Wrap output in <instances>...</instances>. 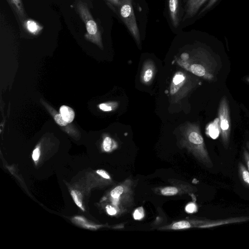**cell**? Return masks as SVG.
<instances>
[{
  "label": "cell",
  "instance_id": "cell-4",
  "mask_svg": "<svg viewBox=\"0 0 249 249\" xmlns=\"http://www.w3.org/2000/svg\"><path fill=\"white\" fill-rule=\"evenodd\" d=\"M190 75L183 71H178L174 75L169 89L170 100L173 103L184 97L195 87Z\"/></svg>",
  "mask_w": 249,
  "mask_h": 249
},
{
  "label": "cell",
  "instance_id": "cell-6",
  "mask_svg": "<svg viewBox=\"0 0 249 249\" xmlns=\"http://www.w3.org/2000/svg\"><path fill=\"white\" fill-rule=\"evenodd\" d=\"M221 129V140L225 149H227L230 141L231 122L229 102L226 96L220 100L218 110Z\"/></svg>",
  "mask_w": 249,
  "mask_h": 249
},
{
  "label": "cell",
  "instance_id": "cell-18",
  "mask_svg": "<svg viewBox=\"0 0 249 249\" xmlns=\"http://www.w3.org/2000/svg\"><path fill=\"white\" fill-rule=\"evenodd\" d=\"M191 227L190 223L186 221H181L176 222L173 224L172 228L174 230H179L189 228Z\"/></svg>",
  "mask_w": 249,
  "mask_h": 249
},
{
  "label": "cell",
  "instance_id": "cell-27",
  "mask_svg": "<svg viewBox=\"0 0 249 249\" xmlns=\"http://www.w3.org/2000/svg\"><path fill=\"white\" fill-rule=\"evenodd\" d=\"M96 173L104 178L110 179L108 174L103 170H98L96 171Z\"/></svg>",
  "mask_w": 249,
  "mask_h": 249
},
{
  "label": "cell",
  "instance_id": "cell-13",
  "mask_svg": "<svg viewBox=\"0 0 249 249\" xmlns=\"http://www.w3.org/2000/svg\"><path fill=\"white\" fill-rule=\"evenodd\" d=\"M238 175L242 183L249 188V171L242 162L238 164Z\"/></svg>",
  "mask_w": 249,
  "mask_h": 249
},
{
  "label": "cell",
  "instance_id": "cell-31",
  "mask_svg": "<svg viewBox=\"0 0 249 249\" xmlns=\"http://www.w3.org/2000/svg\"><path fill=\"white\" fill-rule=\"evenodd\" d=\"M246 81L249 83V76L246 78Z\"/></svg>",
  "mask_w": 249,
  "mask_h": 249
},
{
  "label": "cell",
  "instance_id": "cell-1",
  "mask_svg": "<svg viewBox=\"0 0 249 249\" xmlns=\"http://www.w3.org/2000/svg\"><path fill=\"white\" fill-rule=\"evenodd\" d=\"M177 62L187 71L196 76L210 81L215 79L217 64L203 49L198 48L190 53H183Z\"/></svg>",
  "mask_w": 249,
  "mask_h": 249
},
{
  "label": "cell",
  "instance_id": "cell-3",
  "mask_svg": "<svg viewBox=\"0 0 249 249\" xmlns=\"http://www.w3.org/2000/svg\"><path fill=\"white\" fill-rule=\"evenodd\" d=\"M75 8L85 25L87 31L85 36V38L103 49L100 31L87 3L81 0H78L75 3Z\"/></svg>",
  "mask_w": 249,
  "mask_h": 249
},
{
  "label": "cell",
  "instance_id": "cell-22",
  "mask_svg": "<svg viewBox=\"0 0 249 249\" xmlns=\"http://www.w3.org/2000/svg\"><path fill=\"white\" fill-rule=\"evenodd\" d=\"M243 158L247 169L249 171V153L245 148L243 149Z\"/></svg>",
  "mask_w": 249,
  "mask_h": 249
},
{
  "label": "cell",
  "instance_id": "cell-9",
  "mask_svg": "<svg viewBox=\"0 0 249 249\" xmlns=\"http://www.w3.org/2000/svg\"><path fill=\"white\" fill-rule=\"evenodd\" d=\"M6 0L10 5L21 24L23 25L24 22L27 19V17L22 0Z\"/></svg>",
  "mask_w": 249,
  "mask_h": 249
},
{
  "label": "cell",
  "instance_id": "cell-24",
  "mask_svg": "<svg viewBox=\"0 0 249 249\" xmlns=\"http://www.w3.org/2000/svg\"><path fill=\"white\" fill-rule=\"evenodd\" d=\"M218 0H210L206 6L201 11L199 14L209 9Z\"/></svg>",
  "mask_w": 249,
  "mask_h": 249
},
{
  "label": "cell",
  "instance_id": "cell-19",
  "mask_svg": "<svg viewBox=\"0 0 249 249\" xmlns=\"http://www.w3.org/2000/svg\"><path fill=\"white\" fill-rule=\"evenodd\" d=\"M124 188L121 186H118L113 189L110 192L111 196L114 198L119 197L123 193Z\"/></svg>",
  "mask_w": 249,
  "mask_h": 249
},
{
  "label": "cell",
  "instance_id": "cell-2",
  "mask_svg": "<svg viewBox=\"0 0 249 249\" xmlns=\"http://www.w3.org/2000/svg\"><path fill=\"white\" fill-rule=\"evenodd\" d=\"M179 128L183 139L195 151L197 157L206 166L212 168L213 164L206 148L199 125L196 123L186 122Z\"/></svg>",
  "mask_w": 249,
  "mask_h": 249
},
{
  "label": "cell",
  "instance_id": "cell-20",
  "mask_svg": "<svg viewBox=\"0 0 249 249\" xmlns=\"http://www.w3.org/2000/svg\"><path fill=\"white\" fill-rule=\"evenodd\" d=\"M112 139L109 137H106L103 142V148L104 150L106 152H109L112 148Z\"/></svg>",
  "mask_w": 249,
  "mask_h": 249
},
{
  "label": "cell",
  "instance_id": "cell-12",
  "mask_svg": "<svg viewBox=\"0 0 249 249\" xmlns=\"http://www.w3.org/2000/svg\"><path fill=\"white\" fill-rule=\"evenodd\" d=\"M22 25L29 33L33 35H37L42 30V27L32 19H27Z\"/></svg>",
  "mask_w": 249,
  "mask_h": 249
},
{
  "label": "cell",
  "instance_id": "cell-28",
  "mask_svg": "<svg viewBox=\"0 0 249 249\" xmlns=\"http://www.w3.org/2000/svg\"><path fill=\"white\" fill-rule=\"evenodd\" d=\"M113 6L118 8L121 3V0H106Z\"/></svg>",
  "mask_w": 249,
  "mask_h": 249
},
{
  "label": "cell",
  "instance_id": "cell-10",
  "mask_svg": "<svg viewBox=\"0 0 249 249\" xmlns=\"http://www.w3.org/2000/svg\"><path fill=\"white\" fill-rule=\"evenodd\" d=\"M178 0H169V10L173 25L177 27L179 25L178 16Z\"/></svg>",
  "mask_w": 249,
  "mask_h": 249
},
{
  "label": "cell",
  "instance_id": "cell-7",
  "mask_svg": "<svg viewBox=\"0 0 249 249\" xmlns=\"http://www.w3.org/2000/svg\"><path fill=\"white\" fill-rule=\"evenodd\" d=\"M156 72L154 62L151 59L146 60L142 68L140 81L145 85H150L153 81Z\"/></svg>",
  "mask_w": 249,
  "mask_h": 249
},
{
  "label": "cell",
  "instance_id": "cell-30",
  "mask_svg": "<svg viewBox=\"0 0 249 249\" xmlns=\"http://www.w3.org/2000/svg\"><path fill=\"white\" fill-rule=\"evenodd\" d=\"M246 147H247V148L248 149V150H249V141H247L246 142Z\"/></svg>",
  "mask_w": 249,
  "mask_h": 249
},
{
  "label": "cell",
  "instance_id": "cell-29",
  "mask_svg": "<svg viewBox=\"0 0 249 249\" xmlns=\"http://www.w3.org/2000/svg\"><path fill=\"white\" fill-rule=\"evenodd\" d=\"M107 212L109 215H114L116 213V210L113 207L110 206L106 207Z\"/></svg>",
  "mask_w": 249,
  "mask_h": 249
},
{
  "label": "cell",
  "instance_id": "cell-17",
  "mask_svg": "<svg viewBox=\"0 0 249 249\" xmlns=\"http://www.w3.org/2000/svg\"><path fill=\"white\" fill-rule=\"evenodd\" d=\"M178 190L175 187H167L161 190V194L164 196H170L176 195Z\"/></svg>",
  "mask_w": 249,
  "mask_h": 249
},
{
  "label": "cell",
  "instance_id": "cell-15",
  "mask_svg": "<svg viewBox=\"0 0 249 249\" xmlns=\"http://www.w3.org/2000/svg\"><path fill=\"white\" fill-rule=\"evenodd\" d=\"M118 103L116 102H111L107 103H102L99 105V108L104 111H110L116 108Z\"/></svg>",
  "mask_w": 249,
  "mask_h": 249
},
{
  "label": "cell",
  "instance_id": "cell-21",
  "mask_svg": "<svg viewBox=\"0 0 249 249\" xmlns=\"http://www.w3.org/2000/svg\"><path fill=\"white\" fill-rule=\"evenodd\" d=\"M54 119L56 123L60 126H66L68 123L64 120L61 114H56L54 116Z\"/></svg>",
  "mask_w": 249,
  "mask_h": 249
},
{
  "label": "cell",
  "instance_id": "cell-26",
  "mask_svg": "<svg viewBox=\"0 0 249 249\" xmlns=\"http://www.w3.org/2000/svg\"><path fill=\"white\" fill-rule=\"evenodd\" d=\"M143 217V213L142 210L137 209L134 213V218L135 219L139 220Z\"/></svg>",
  "mask_w": 249,
  "mask_h": 249
},
{
  "label": "cell",
  "instance_id": "cell-23",
  "mask_svg": "<svg viewBox=\"0 0 249 249\" xmlns=\"http://www.w3.org/2000/svg\"><path fill=\"white\" fill-rule=\"evenodd\" d=\"M186 211L189 213H192L195 212L196 210V205L193 203H191L188 204L185 208Z\"/></svg>",
  "mask_w": 249,
  "mask_h": 249
},
{
  "label": "cell",
  "instance_id": "cell-16",
  "mask_svg": "<svg viewBox=\"0 0 249 249\" xmlns=\"http://www.w3.org/2000/svg\"><path fill=\"white\" fill-rule=\"evenodd\" d=\"M71 194L75 204L83 211H84L81 200L82 196L80 193L75 190H72L71 191Z\"/></svg>",
  "mask_w": 249,
  "mask_h": 249
},
{
  "label": "cell",
  "instance_id": "cell-11",
  "mask_svg": "<svg viewBox=\"0 0 249 249\" xmlns=\"http://www.w3.org/2000/svg\"><path fill=\"white\" fill-rule=\"evenodd\" d=\"M207 134L212 139H216L219 134H221L220 122L219 118H216L214 120L209 124L207 126Z\"/></svg>",
  "mask_w": 249,
  "mask_h": 249
},
{
  "label": "cell",
  "instance_id": "cell-8",
  "mask_svg": "<svg viewBox=\"0 0 249 249\" xmlns=\"http://www.w3.org/2000/svg\"><path fill=\"white\" fill-rule=\"evenodd\" d=\"M207 0H187L184 8L182 18L185 21L193 17Z\"/></svg>",
  "mask_w": 249,
  "mask_h": 249
},
{
  "label": "cell",
  "instance_id": "cell-25",
  "mask_svg": "<svg viewBox=\"0 0 249 249\" xmlns=\"http://www.w3.org/2000/svg\"><path fill=\"white\" fill-rule=\"evenodd\" d=\"M40 150L38 148H36L33 152L32 158L34 160L36 161L38 160L40 157Z\"/></svg>",
  "mask_w": 249,
  "mask_h": 249
},
{
  "label": "cell",
  "instance_id": "cell-5",
  "mask_svg": "<svg viewBox=\"0 0 249 249\" xmlns=\"http://www.w3.org/2000/svg\"><path fill=\"white\" fill-rule=\"evenodd\" d=\"M118 9L121 18L134 38L138 46H140V34L132 6V0H121V3Z\"/></svg>",
  "mask_w": 249,
  "mask_h": 249
},
{
  "label": "cell",
  "instance_id": "cell-14",
  "mask_svg": "<svg viewBox=\"0 0 249 249\" xmlns=\"http://www.w3.org/2000/svg\"><path fill=\"white\" fill-rule=\"evenodd\" d=\"M60 113L64 120L68 123H71L74 119V112L71 107L68 106H61L60 108Z\"/></svg>",
  "mask_w": 249,
  "mask_h": 249
}]
</instances>
